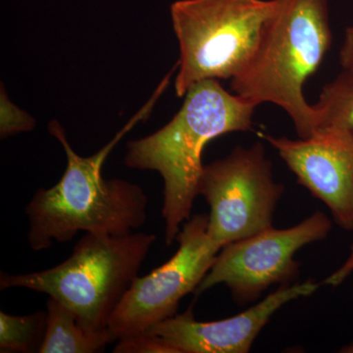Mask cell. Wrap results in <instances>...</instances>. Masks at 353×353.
I'll return each mask as SVG.
<instances>
[{
    "label": "cell",
    "instance_id": "6da1fadb",
    "mask_svg": "<svg viewBox=\"0 0 353 353\" xmlns=\"http://www.w3.org/2000/svg\"><path fill=\"white\" fill-rule=\"evenodd\" d=\"M166 83L112 139L92 157H80L72 148L63 128L50 123V132L63 146L67 166L59 182L39 189L26 206L29 221L28 243L34 252L54 243L73 240L80 232L111 236L134 233L148 219V196L137 183L102 176L106 158L134 125L145 119Z\"/></svg>",
    "mask_w": 353,
    "mask_h": 353
},
{
    "label": "cell",
    "instance_id": "7a4b0ae2",
    "mask_svg": "<svg viewBox=\"0 0 353 353\" xmlns=\"http://www.w3.org/2000/svg\"><path fill=\"white\" fill-rule=\"evenodd\" d=\"M182 108L163 128L127 145L129 168L157 171L164 181L162 216L165 243L171 245L192 216L203 172L202 153L212 139L252 129L256 105L221 85L219 80L194 83Z\"/></svg>",
    "mask_w": 353,
    "mask_h": 353
},
{
    "label": "cell",
    "instance_id": "3957f363",
    "mask_svg": "<svg viewBox=\"0 0 353 353\" xmlns=\"http://www.w3.org/2000/svg\"><path fill=\"white\" fill-rule=\"evenodd\" d=\"M252 59L231 80L234 94L255 105L276 104L290 116L299 138L317 130L303 88L332 44L329 0H275Z\"/></svg>",
    "mask_w": 353,
    "mask_h": 353
},
{
    "label": "cell",
    "instance_id": "277c9868",
    "mask_svg": "<svg viewBox=\"0 0 353 353\" xmlns=\"http://www.w3.org/2000/svg\"><path fill=\"white\" fill-rule=\"evenodd\" d=\"M157 239L141 232L85 233L68 259L52 268L17 275L1 272L0 289L23 288L48 294L68 306L87 331H103Z\"/></svg>",
    "mask_w": 353,
    "mask_h": 353
},
{
    "label": "cell",
    "instance_id": "5b68a950",
    "mask_svg": "<svg viewBox=\"0 0 353 353\" xmlns=\"http://www.w3.org/2000/svg\"><path fill=\"white\" fill-rule=\"evenodd\" d=\"M275 0H178L171 6L181 58L175 82L182 97L194 83L234 79L257 50Z\"/></svg>",
    "mask_w": 353,
    "mask_h": 353
},
{
    "label": "cell",
    "instance_id": "8992f818",
    "mask_svg": "<svg viewBox=\"0 0 353 353\" xmlns=\"http://www.w3.org/2000/svg\"><path fill=\"white\" fill-rule=\"evenodd\" d=\"M199 194L210 209L209 236L223 248L273 227L284 185L276 182L264 145L256 143L204 165Z\"/></svg>",
    "mask_w": 353,
    "mask_h": 353
},
{
    "label": "cell",
    "instance_id": "52a82bcc",
    "mask_svg": "<svg viewBox=\"0 0 353 353\" xmlns=\"http://www.w3.org/2000/svg\"><path fill=\"white\" fill-rule=\"evenodd\" d=\"M332 221L321 211L287 229L264 230L223 246L210 270L197 288L196 296L225 284L241 305L256 301L273 285L294 284L299 264L294 256L304 246L325 240Z\"/></svg>",
    "mask_w": 353,
    "mask_h": 353
},
{
    "label": "cell",
    "instance_id": "ba28073f",
    "mask_svg": "<svg viewBox=\"0 0 353 353\" xmlns=\"http://www.w3.org/2000/svg\"><path fill=\"white\" fill-rule=\"evenodd\" d=\"M208 228V215L190 216L176 236L175 254L132 282L109 322L118 339L145 333L174 317L183 297L196 292L222 248L211 240Z\"/></svg>",
    "mask_w": 353,
    "mask_h": 353
},
{
    "label": "cell",
    "instance_id": "9c48e42d",
    "mask_svg": "<svg viewBox=\"0 0 353 353\" xmlns=\"http://www.w3.org/2000/svg\"><path fill=\"white\" fill-rule=\"evenodd\" d=\"M259 134L277 150L297 182L329 208L336 224L352 232L353 137L333 129L299 139Z\"/></svg>",
    "mask_w": 353,
    "mask_h": 353
},
{
    "label": "cell",
    "instance_id": "30bf717a",
    "mask_svg": "<svg viewBox=\"0 0 353 353\" xmlns=\"http://www.w3.org/2000/svg\"><path fill=\"white\" fill-rule=\"evenodd\" d=\"M320 284L309 280L282 285L240 314L217 321L201 322L192 309L155 325L146 334L161 336L178 353H248L260 332L285 304L312 296Z\"/></svg>",
    "mask_w": 353,
    "mask_h": 353
},
{
    "label": "cell",
    "instance_id": "8fae6325",
    "mask_svg": "<svg viewBox=\"0 0 353 353\" xmlns=\"http://www.w3.org/2000/svg\"><path fill=\"white\" fill-rule=\"evenodd\" d=\"M48 322L39 353L102 352L118 341L110 328L90 333L78 321L75 313L61 301L50 297L46 303Z\"/></svg>",
    "mask_w": 353,
    "mask_h": 353
},
{
    "label": "cell",
    "instance_id": "7c38bea8",
    "mask_svg": "<svg viewBox=\"0 0 353 353\" xmlns=\"http://www.w3.org/2000/svg\"><path fill=\"white\" fill-rule=\"evenodd\" d=\"M317 130L333 129L353 137V72H343L323 88L313 104Z\"/></svg>",
    "mask_w": 353,
    "mask_h": 353
},
{
    "label": "cell",
    "instance_id": "4fadbf2b",
    "mask_svg": "<svg viewBox=\"0 0 353 353\" xmlns=\"http://www.w3.org/2000/svg\"><path fill=\"white\" fill-rule=\"evenodd\" d=\"M48 312L16 316L0 312V352H39L46 336Z\"/></svg>",
    "mask_w": 353,
    "mask_h": 353
},
{
    "label": "cell",
    "instance_id": "5bb4252c",
    "mask_svg": "<svg viewBox=\"0 0 353 353\" xmlns=\"http://www.w3.org/2000/svg\"><path fill=\"white\" fill-rule=\"evenodd\" d=\"M114 353H178L165 339L155 334H139L118 339Z\"/></svg>",
    "mask_w": 353,
    "mask_h": 353
},
{
    "label": "cell",
    "instance_id": "9a60e30c",
    "mask_svg": "<svg viewBox=\"0 0 353 353\" xmlns=\"http://www.w3.org/2000/svg\"><path fill=\"white\" fill-rule=\"evenodd\" d=\"M1 137L6 138L18 132L30 131L34 126V121L12 103L7 101L6 95L1 97Z\"/></svg>",
    "mask_w": 353,
    "mask_h": 353
},
{
    "label": "cell",
    "instance_id": "2e32d148",
    "mask_svg": "<svg viewBox=\"0 0 353 353\" xmlns=\"http://www.w3.org/2000/svg\"><path fill=\"white\" fill-rule=\"evenodd\" d=\"M353 272V245L350 248V253L345 263L341 265L338 270L333 272L329 277L323 281V284L330 285V287L336 288L343 284L350 274Z\"/></svg>",
    "mask_w": 353,
    "mask_h": 353
},
{
    "label": "cell",
    "instance_id": "e0dca14e",
    "mask_svg": "<svg viewBox=\"0 0 353 353\" xmlns=\"http://www.w3.org/2000/svg\"><path fill=\"white\" fill-rule=\"evenodd\" d=\"M340 61L343 70L353 72V26L345 30V39L341 48Z\"/></svg>",
    "mask_w": 353,
    "mask_h": 353
},
{
    "label": "cell",
    "instance_id": "ac0fdd59",
    "mask_svg": "<svg viewBox=\"0 0 353 353\" xmlns=\"http://www.w3.org/2000/svg\"><path fill=\"white\" fill-rule=\"evenodd\" d=\"M340 352L343 353H353V341L348 345H345L343 348H341Z\"/></svg>",
    "mask_w": 353,
    "mask_h": 353
}]
</instances>
